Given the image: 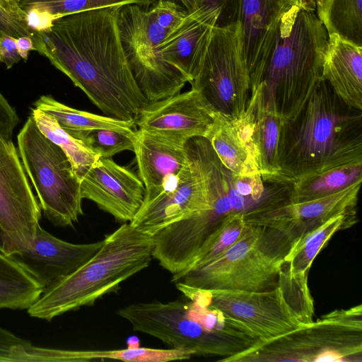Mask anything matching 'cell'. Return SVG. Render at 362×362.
Returning <instances> with one entry per match:
<instances>
[{"mask_svg": "<svg viewBox=\"0 0 362 362\" xmlns=\"http://www.w3.org/2000/svg\"><path fill=\"white\" fill-rule=\"evenodd\" d=\"M19 120L16 110L0 92V134L7 139H11Z\"/></svg>", "mask_w": 362, "mask_h": 362, "instance_id": "cell-39", "label": "cell"}, {"mask_svg": "<svg viewBox=\"0 0 362 362\" xmlns=\"http://www.w3.org/2000/svg\"><path fill=\"white\" fill-rule=\"evenodd\" d=\"M199 9L219 13L216 26L224 27L239 21L240 0H199Z\"/></svg>", "mask_w": 362, "mask_h": 362, "instance_id": "cell-36", "label": "cell"}, {"mask_svg": "<svg viewBox=\"0 0 362 362\" xmlns=\"http://www.w3.org/2000/svg\"><path fill=\"white\" fill-rule=\"evenodd\" d=\"M289 6L285 5L283 0H240L243 52L250 88L258 81L271 52L281 16Z\"/></svg>", "mask_w": 362, "mask_h": 362, "instance_id": "cell-20", "label": "cell"}, {"mask_svg": "<svg viewBox=\"0 0 362 362\" xmlns=\"http://www.w3.org/2000/svg\"><path fill=\"white\" fill-rule=\"evenodd\" d=\"M187 14L174 0L121 6L117 25L134 78L148 103L181 91L187 78L160 58L159 46Z\"/></svg>", "mask_w": 362, "mask_h": 362, "instance_id": "cell-5", "label": "cell"}, {"mask_svg": "<svg viewBox=\"0 0 362 362\" xmlns=\"http://www.w3.org/2000/svg\"><path fill=\"white\" fill-rule=\"evenodd\" d=\"M361 179L362 163H356L310 174L284 185H289L286 199L299 202L333 194Z\"/></svg>", "mask_w": 362, "mask_h": 362, "instance_id": "cell-26", "label": "cell"}, {"mask_svg": "<svg viewBox=\"0 0 362 362\" xmlns=\"http://www.w3.org/2000/svg\"><path fill=\"white\" fill-rule=\"evenodd\" d=\"M6 34L15 38L22 36L32 37L23 20L0 6V35Z\"/></svg>", "mask_w": 362, "mask_h": 362, "instance_id": "cell-37", "label": "cell"}, {"mask_svg": "<svg viewBox=\"0 0 362 362\" xmlns=\"http://www.w3.org/2000/svg\"><path fill=\"white\" fill-rule=\"evenodd\" d=\"M315 11L297 5L284 11L255 86L262 84L266 101L283 122L298 112L322 78L328 35Z\"/></svg>", "mask_w": 362, "mask_h": 362, "instance_id": "cell-3", "label": "cell"}, {"mask_svg": "<svg viewBox=\"0 0 362 362\" xmlns=\"http://www.w3.org/2000/svg\"><path fill=\"white\" fill-rule=\"evenodd\" d=\"M266 228L249 224L226 250L209 262L173 274L172 281L202 290L265 291L278 286L284 264Z\"/></svg>", "mask_w": 362, "mask_h": 362, "instance_id": "cell-7", "label": "cell"}, {"mask_svg": "<svg viewBox=\"0 0 362 362\" xmlns=\"http://www.w3.org/2000/svg\"><path fill=\"white\" fill-rule=\"evenodd\" d=\"M211 108L233 119L244 113L250 95L240 21L214 28L197 77L190 83Z\"/></svg>", "mask_w": 362, "mask_h": 362, "instance_id": "cell-10", "label": "cell"}, {"mask_svg": "<svg viewBox=\"0 0 362 362\" xmlns=\"http://www.w3.org/2000/svg\"><path fill=\"white\" fill-rule=\"evenodd\" d=\"M218 17V12L214 10L187 13L159 46L162 60L183 74L188 83L202 68Z\"/></svg>", "mask_w": 362, "mask_h": 362, "instance_id": "cell-19", "label": "cell"}, {"mask_svg": "<svg viewBox=\"0 0 362 362\" xmlns=\"http://www.w3.org/2000/svg\"><path fill=\"white\" fill-rule=\"evenodd\" d=\"M187 301H153L126 305L117 311L133 329L154 337L171 348L223 361L252 346L259 339L245 329L209 332L186 315Z\"/></svg>", "mask_w": 362, "mask_h": 362, "instance_id": "cell-9", "label": "cell"}, {"mask_svg": "<svg viewBox=\"0 0 362 362\" xmlns=\"http://www.w3.org/2000/svg\"><path fill=\"white\" fill-rule=\"evenodd\" d=\"M41 208L11 139L0 134V252L6 256L30 247Z\"/></svg>", "mask_w": 362, "mask_h": 362, "instance_id": "cell-11", "label": "cell"}, {"mask_svg": "<svg viewBox=\"0 0 362 362\" xmlns=\"http://www.w3.org/2000/svg\"><path fill=\"white\" fill-rule=\"evenodd\" d=\"M103 240L74 244L37 227L32 245L9 256L42 286L43 293L57 286L100 249Z\"/></svg>", "mask_w": 362, "mask_h": 362, "instance_id": "cell-17", "label": "cell"}, {"mask_svg": "<svg viewBox=\"0 0 362 362\" xmlns=\"http://www.w3.org/2000/svg\"><path fill=\"white\" fill-rule=\"evenodd\" d=\"M322 78L346 105L362 111V46L328 35Z\"/></svg>", "mask_w": 362, "mask_h": 362, "instance_id": "cell-22", "label": "cell"}, {"mask_svg": "<svg viewBox=\"0 0 362 362\" xmlns=\"http://www.w3.org/2000/svg\"><path fill=\"white\" fill-rule=\"evenodd\" d=\"M42 293L34 277L0 252V309L27 310Z\"/></svg>", "mask_w": 362, "mask_h": 362, "instance_id": "cell-27", "label": "cell"}, {"mask_svg": "<svg viewBox=\"0 0 362 362\" xmlns=\"http://www.w3.org/2000/svg\"><path fill=\"white\" fill-rule=\"evenodd\" d=\"M284 4L286 6L289 5H297L299 6H302L301 0H283Z\"/></svg>", "mask_w": 362, "mask_h": 362, "instance_id": "cell-45", "label": "cell"}, {"mask_svg": "<svg viewBox=\"0 0 362 362\" xmlns=\"http://www.w3.org/2000/svg\"><path fill=\"white\" fill-rule=\"evenodd\" d=\"M121 6L68 15L33 33L35 50L107 117L135 122L148 102L123 49L117 25Z\"/></svg>", "mask_w": 362, "mask_h": 362, "instance_id": "cell-1", "label": "cell"}, {"mask_svg": "<svg viewBox=\"0 0 362 362\" xmlns=\"http://www.w3.org/2000/svg\"><path fill=\"white\" fill-rule=\"evenodd\" d=\"M34 106L52 116L69 136L81 141L95 129H110L130 135L136 132L134 130L135 122L76 110L57 101L51 95H41L34 103Z\"/></svg>", "mask_w": 362, "mask_h": 362, "instance_id": "cell-23", "label": "cell"}, {"mask_svg": "<svg viewBox=\"0 0 362 362\" xmlns=\"http://www.w3.org/2000/svg\"><path fill=\"white\" fill-rule=\"evenodd\" d=\"M322 1V0H305L304 7L312 11H316V8L320 5Z\"/></svg>", "mask_w": 362, "mask_h": 362, "instance_id": "cell-43", "label": "cell"}, {"mask_svg": "<svg viewBox=\"0 0 362 362\" xmlns=\"http://www.w3.org/2000/svg\"><path fill=\"white\" fill-rule=\"evenodd\" d=\"M222 165L235 176L259 174L252 154L241 136L236 119L219 112L206 138Z\"/></svg>", "mask_w": 362, "mask_h": 362, "instance_id": "cell-24", "label": "cell"}, {"mask_svg": "<svg viewBox=\"0 0 362 362\" xmlns=\"http://www.w3.org/2000/svg\"><path fill=\"white\" fill-rule=\"evenodd\" d=\"M316 10L327 35L362 46V0H322Z\"/></svg>", "mask_w": 362, "mask_h": 362, "instance_id": "cell-28", "label": "cell"}, {"mask_svg": "<svg viewBox=\"0 0 362 362\" xmlns=\"http://www.w3.org/2000/svg\"><path fill=\"white\" fill-rule=\"evenodd\" d=\"M153 236L123 223L107 235L97 253L27 309L33 317L51 321L67 312L94 305L117 292L123 281L148 267Z\"/></svg>", "mask_w": 362, "mask_h": 362, "instance_id": "cell-4", "label": "cell"}, {"mask_svg": "<svg viewBox=\"0 0 362 362\" xmlns=\"http://www.w3.org/2000/svg\"><path fill=\"white\" fill-rule=\"evenodd\" d=\"M158 0H15L24 12L36 8L47 11L57 19L86 11L129 4L150 5Z\"/></svg>", "mask_w": 362, "mask_h": 362, "instance_id": "cell-31", "label": "cell"}, {"mask_svg": "<svg viewBox=\"0 0 362 362\" xmlns=\"http://www.w3.org/2000/svg\"><path fill=\"white\" fill-rule=\"evenodd\" d=\"M16 44L21 59L26 61L30 51L35 50L33 39L29 36H22L16 38Z\"/></svg>", "mask_w": 362, "mask_h": 362, "instance_id": "cell-41", "label": "cell"}, {"mask_svg": "<svg viewBox=\"0 0 362 362\" xmlns=\"http://www.w3.org/2000/svg\"><path fill=\"white\" fill-rule=\"evenodd\" d=\"M361 305L333 311L284 335L257 340L223 362L361 361Z\"/></svg>", "mask_w": 362, "mask_h": 362, "instance_id": "cell-6", "label": "cell"}, {"mask_svg": "<svg viewBox=\"0 0 362 362\" xmlns=\"http://www.w3.org/2000/svg\"><path fill=\"white\" fill-rule=\"evenodd\" d=\"M128 348H137L139 347V341L135 337H129L127 340Z\"/></svg>", "mask_w": 362, "mask_h": 362, "instance_id": "cell-44", "label": "cell"}, {"mask_svg": "<svg viewBox=\"0 0 362 362\" xmlns=\"http://www.w3.org/2000/svg\"><path fill=\"white\" fill-rule=\"evenodd\" d=\"M134 135L100 129L92 131L83 142L100 157L111 158L124 151H133Z\"/></svg>", "mask_w": 362, "mask_h": 362, "instance_id": "cell-35", "label": "cell"}, {"mask_svg": "<svg viewBox=\"0 0 362 362\" xmlns=\"http://www.w3.org/2000/svg\"><path fill=\"white\" fill-rule=\"evenodd\" d=\"M201 93L191 88L148 103L136 120L139 130L185 146L193 138H206L216 116Z\"/></svg>", "mask_w": 362, "mask_h": 362, "instance_id": "cell-15", "label": "cell"}, {"mask_svg": "<svg viewBox=\"0 0 362 362\" xmlns=\"http://www.w3.org/2000/svg\"><path fill=\"white\" fill-rule=\"evenodd\" d=\"M179 1L187 13H192L199 9V0H176Z\"/></svg>", "mask_w": 362, "mask_h": 362, "instance_id": "cell-42", "label": "cell"}, {"mask_svg": "<svg viewBox=\"0 0 362 362\" xmlns=\"http://www.w3.org/2000/svg\"><path fill=\"white\" fill-rule=\"evenodd\" d=\"M47 349L33 345L0 327V361H45Z\"/></svg>", "mask_w": 362, "mask_h": 362, "instance_id": "cell-34", "label": "cell"}, {"mask_svg": "<svg viewBox=\"0 0 362 362\" xmlns=\"http://www.w3.org/2000/svg\"><path fill=\"white\" fill-rule=\"evenodd\" d=\"M244 213L237 211L227 215L202 245L188 269L209 262L228 248L240 237L247 226Z\"/></svg>", "mask_w": 362, "mask_h": 362, "instance_id": "cell-32", "label": "cell"}, {"mask_svg": "<svg viewBox=\"0 0 362 362\" xmlns=\"http://www.w3.org/2000/svg\"><path fill=\"white\" fill-rule=\"evenodd\" d=\"M209 306L267 341L305 326L289 307L279 286L265 291L211 290Z\"/></svg>", "mask_w": 362, "mask_h": 362, "instance_id": "cell-14", "label": "cell"}, {"mask_svg": "<svg viewBox=\"0 0 362 362\" xmlns=\"http://www.w3.org/2000/svg\"><path fill=\"white\" fill-rule=\"evenodd\" d=\"M31 110L30 115L40 130L49 139L62 148L81 181L91 165L100 156L83 141L71 137L65 132L52 116L37 108H32Z\"/></svg>", "mask_w": 362, "mask_h": 362, "instance_id": "cell-29", "label": "cell"}, {"mask_svg": "<svg viewBox=\"0 0 362 362\" xmlns=\"http://www.w3.org/2000/svg\"><path fill=\"white\" fill-rule=\"evenodd\" d=\"M279 173L274 183L362 163V111L346 105L322 78L298 112L283 122Z\"/></svg>", "mask_w": 362, "mask_h": 362, "instance_id": "cell-2", "label": "cell"}, {"mask_svg": "<svg viewBox=\"0 0 362 362\" xmlns=\"http://www.w3.org/2000/svg\"><path fill=\"white\" fill-rule=\"evenodd\" d=\"M304 1H305V0H301L302 4H303V3H304Z\"/></svg>", "mask_w": 362, "mask_h": 362, "instance_id": "cell-46", "label": "cell"}, {"mask_svg": "<svg viewBox=\"0 0 362 362\" xmlns=\"http://www.w3.org/2000/svg\"><path fill=\"white\" fill-rule=\"evenodd\" d=\"M362 179L324 197L291 202L277 197L244 213L247 223L272 230L291 243L339 215L355 213Z\"/></svg>", "mask_w": 362, "mask_h": 362, "instance_id": "cell-13", "label": "cell"}, {"mask_svg": "<svg viewBox=\"0 0 362 362\" xmlns=\"http://www.w3.org/2000/svg\"><path fill=\"white\" fill-rule=\"evenodd\" d=\"M187 147V163L168 187L143 201L129 222L134 228L153 236L168 226L211 206L209 186L194 138Z\"/></svg>", "mask_w": 362, "mask_h": 362, "instance_id": "cell-12", "label": "cell"}, {"mask_svg": "<svg viewBox=\"0 0 362 362\" xmlns=\"http://www.w3.org/2000/svg\"><path fill=\"white\" fill-rule=\"evenodd\" d=\"M355 213L337 216L301 235L291 243L284 256L291 274H308L315 257L338 230L351 226Z\"/></svg>", "mask_w": 362, "mask_h": 362, "instance_id": "cell-25", "label": "cell"}, {"mask_svg": "<svg viewBox=\"0 0 362 362\" xmlns=\"http://www.w3.org/2000/svg\"><path fill=\"white\" fill-rule=\"evenodd\" d=\"M236 122L263 181L274 182L279 173L283 119L266 101L261 83L250 90L245 110Z\"/></svg>", "mask_w": 362, "mask_h": 362, "instance_id": "cell-18", "label": "cell"}, {"mask_svg": "<svg viewBox=\"0 0 362 362\" xmlns=\"http://www.w3.org/2000/svg\"><path fill=\"white\" fill-rule=\"evenodd\" d=\"M133 151L145 187L144 201L168 187L189 160L187 144L177 145L141 130L135 132Z\"/></svg>", "mask_w": 362, "mask_h": 362, "instance_id": "cell-21", "label": "cell"}, {"mask_svg": "<svg viewBox=\"0 0 362 362\" xmlns=\"http://www.w3.org/2000/svg\"><path fill=\"white\" fill-rule=\"evenodd\" d=\"M21 59L18 50L16 38L6 34L0 35V62L7 69L11 68Z\"/></svg>", "mask_w": 362, "mask_h": 362, "instance_id": "cell-40", "label": "cell"}, {"mask_svg": "<svg viewBox=\"0 0 362 362\" xmlns=\"http://www.w3.org/2000/svg\"><path fill=\"white\" fill-rule=\"evenodd\" d=\"M25 13V23L32 33L48 30L57 20L47 11L36 8L28 9Z\"/></svg>", "mask_w": 362, "mask_h": 362, "instance_id": "cell-38", "label": "cell"}, {"mask_svg": "<svg viewBox=\"0 0 362 362\" xmlns=\"http://www.w3.org/2000/svg\"><path fill=\"white\" fill-rule=\"evenodd\" d=\"M278 286L302 324H310L313 321L314 305L308 286V274H291L284 264L279 274Z\"/></svg>", "mask_w": 362, "mask_h": 362, "instance_id": "cell-33", "label": "cell"}, {"mask_svg": "<svg viewBox=\"0 0 362 362\" xmlns=\"http://www.w3.org/2000/svg\"><path fill=\"white\" fill-rule=\"evenodd\" d=\"M18 152L45 216L54 226L73 227L83 215L81 182L60 146L30 115L18 136Z\"/></svg>", "mask_w": 362, "mask_h": 362, "instance_id": "cell-8", "label": "cell"}, {"mask_svg": "<svg viewBox=\"0 0 362 362\" xmlns=\"http://www.w3.org/2000/svg\"><path fill=\"white\" fill-rule=\"evenodd\" d=\"M80 182L82 198L93 202L119 222L129 223L144 201L145 187L140 177L111 158L100 157Z\"/></svg>", "mask_w": 362, "mask_h": 362, "instance_id": "cell-16", "label": "cell"}, {"mask_svg": "<svg viewBox=\"0 0 362 362\" xmlns=\"http://www.w3.org/2000/svg\"><path fill=\"white\" fill-rule=\"evenodd\" d=\"M192 351L179 349L127 348L116 350H69V362L119 360L127 362H167L189 359Z\"/></svg>", "mask_w": 362, "mask_h": 362, "instance_id": "cell-30", "label": "cell"}]
</instances>
